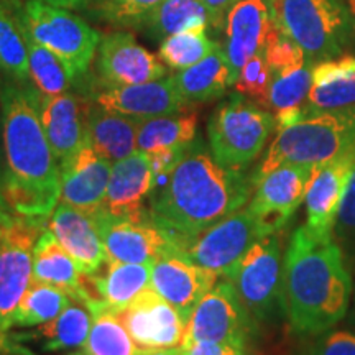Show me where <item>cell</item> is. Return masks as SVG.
Listing matches in <instances>:
<instances>
[{"mask_svg": "<svg viewBox=\"0 0 355 355\" xmlns=\"http://www.w3.org/2000/svg\"><path fill=\"white\" fill-rule=\"evenodd\" d=\"M306 115L355 109V56H337L313 66Z\"/></svg>", "mask_w": 355, "mask_h": 355, "instance_id": "obj_24", "label": "cell"}, {"mask_svg": "<svg viewBox=\"0 0 355 355\" xmlns=\"http://www.w3.org/2000/svg\"><path fill=\"white\" fill-rule=\"evenodd\" d=\"M3 146H0V193H2L3 181H6L7 176V163H6V155H2Z\"/></svg>", "mask_w": 355, "mask_h": 355, "instance_id": "obj_47", "label": "cell"}, {"mask_svg": "<svg viewBox=\"0 0 355 355\" xmlns=\"http://www.w3.org/2000/svg\"><path fill=\"white\" fill-rule=\"evenodd\" d=\"M71 296L60 288L46 283H30L24 300L10 318V331L13 327H37L60 316L71 303Z\"/></svg>", "mask_w": 355, "mask_h": 355, "instance_id": "obj_35", "label": "cell"}, {"mask_svg": "<svg viewBox=\"0 0 355 355\" xmlns=\"http://www.w3.org/2000/svg\"><path fill=\"white\" fill-rule=\"evenodd\" d=\"M0 123L7 163L2 196L20 217L48 220L61 199V171L35 96L19 83L0 84Z\"/></svg>", "mask_w": 355, "mask_h": 355, "instance_id": "obj_2", "label": "cell"}, {"mask_svg": "<svg viewBox=\"0 0 355 355\" xmlns=\"http://www.w3.org/2000/svg\"><path fill=\"white\" fill-rule=\"evenodd\" d=\"M355 150V109L306 115L279 128L254 176V183L283 165L316 168Z\"/></svg>", "mask_w": 355, "mask_h": 355, "instance_id": "obj_4", "label": "cell"}, {"mask_svg": "<svg viewBox=\"0 0 355 355\" xmlns=\"http://www.w3.org/2000/svg\"><path fill=\"white\" fill-rule=\"evenodd\" d=\"M163 0H84L83 10L92 19L114 26L140 30L144 21Z\"/></svg>", "mask_w": 355, "mask_h": 355, "instance_id": "obj_38", "label": "cell"}, {"mask_svg": "<svg viewBox=\"0 0 355 355\" xmlns=\"http://www.w3.org/2000/svg\"><path fill=\"white\" fill-rule=\"evenodd\" d=\"M157 184L148 157L145 152L132 153L130 157L114 163L105 194L104 209L114 216L141 217L146 216L144 202Z\"/></svg>", "mask_w": 355, "mask_h": 355, "instance_id": "obj_23", "label": "cell"}, {"mask_svg": "<svg viewBox=\"0 0 355 355\" xmlns=\"http://www.w3.org/2000/svg\"><path fill=\"white\" fill-rule=\"evenodd\" d=\"M314 168L283 165L257 181V191L247 209L255 217L263 237L277 234L304 202Z\"/></svg>", "mask_w": 355, "mask_h": 355, "instance_id": "obj_13", "label": "cell"}, {"mask_svg": "<svg viewBox=\"0 0 355 355\" xmlns=\"http://www.w3.org/2000/svg\"><path fill=\"white\" fill-rule=\"evenodd\" d=\"M186 148H188V145L175 146V148L153 150V152L146 153L155 178L158 180V178H165L168 175H171L173 170L180 165Z\"/></svg>", "mask_w": 355, "mask_h": 355, "instance_id": "obj_42", "label": "cell"}, {"mask_svg": "<svg viewBox=\"0 0 355 355\" xmlns=\"http://www.w3.org/2000/svg\"><path fill=\"white\" fill-rule=\"evenodd\" d=\"M355 170V150L316 168L306 189V227L318 235H334V222L350 175Z\"/></svg>", "mask_w": 355, "mask_h": 355, "instance_id": "obj_19", "label": "cell"}, {"mask_svg": "<svg viewBox=\"0 0 355 355\" xmlns=\"http://www.w3.org/2000/svg\"><path fill=\"white\" fill-rule=\"evenodd\" d=\"M48 227L86 277L99 272L107 261L96 222L86 212L61 201L53 211Z\"/></svg>", "mask_w": 355, "mask_h": 355, "instance_id": "obj_20", "label": "cell"}, {"mask_svg": "<svg viewBox=\"0 0 355 355\" xmlns=\"http://www.w3.org/2000/svg\"><path fill=\"white\" fill-rule=\"evenodd\" d=\"M37 109L53 155L61 166L86 141L87 109L78 96L69 92L40 97Z\"/></svg>", "mask_w": 355, "mask_h": 355, "instance_id": "obj_22", "label": "cell"}, {"mask_svg": "<svg viewBox=\"0 0 355 355\" xmlns=\"http://www.w3.org/2000/svg\"><path fill=\"white\" fill-rule=\"evenodd\" d=\"M225 278L257 321L272 316L283 295L282 247L275 234L261 237L235 263Z\"/></svg>", "mask_w": 355, "mask_h": 355, "instance_id": "obj_8", "label": "cell"}, {"mask_svg": "<svg viewBox=\"0 0 355 355\" xmlns=\"http://www.w3.org/2000/svg\"><path fill=\"white\" fill-rule=\"evenodd\" d=\"M261 237L250 211L239 209L194 237L181 255L194 265L224 277Z\"/></svg>", "mask_w": 355, "mask_h": 355, "instance_id": "obj_12", "label": "cell"}, {"mask_svg": "<svg viewBox=\"0 0 355 355\" xmlns=\"http://www.w3.org/2000/svg\"><path fill=\"white\" fill-rule=\"evenodd\" d=\"M235 2H237V0H235Z\"/></svg>", "mask_w": 355, "mask_h": 355, "instance_id": "obj_52", "label": "cell"}, {"mask_svg": "<svg viewBox=\"0 0 355 355\" xmlns=\"http://www.w3.org/2000/svg\"><path fill=\"white\" fill-rule=\"evenodd\" d=\"M0 207H3V209H8V206H7L6 199H3V196H2V193H0Z\"/></svg>", "mask_w": 355, "mask_h": 355, "instance_id": "obj_51", "label": "cell"}, {"mask_svg": "<svg viewBox=\"0 0 355 355\" xmlns=\"http://www.w3.org/2000/svg\"><path fill=\"white\" fill-rule=\"evenodd\" d=\"M12 220H13V217L8 214L7 209L0 207V239H2V235H3V232H6L7 225L10 224Z\"/></svg>", "mask_w": 355, "mask_h": 355, "instance_id": "obj_46", "label": "cell"}, {"mask_svg": "<svg viewBox=\"0 0 355 355\" xmlns=\"http://www.w3.org/2000/svg\"><path fill=\"white\" fill-rule=\"evenodd\" d=\"M94 101L101 107L139 121L176 114L188 107L173 76L125 86L104 84V87L96 92Z\"/></svg>", "mask_w": 355, "mask_h": 355, "instance_id": "obj_17", "label": "cell"}, {"mask_svg": "<svg viewBox=\"0 0 355 355\" xmlns=\"http://www.w3.org/2000/svg\"><path fill=\"white\" fill-rule=\"evenodd\" d=\"M209 25V13L201 0H163L140 30L153 40H165L189 28Z\"/></svg>", "mask_w": 355, "mask_h": 355, "instance_id": "obj_34", "label": "cell"}, {"mask_svg": "<svg viewBox=\"0 0 355 355\" xmlns=\"http://www.w3.org/2000/svg\"><path fill=\"white\" fill-rule=\"evenodd\" d=\"M165 178V184L150 194V217L181 254L194 237L242 209L252 191L243 171L220 166L201 140L191 141L180 165Z\"/></svg>", "mask_w": 355, "mask_h": 355, "instance_id": "obj_1", "label": "cell"}, {"mask_svg": "<svg viewBox=\"0 0 355 355\" xmlns=\"http://www.w3.org/2000/svg\"><path fill=\"white\" fill-rule=\"evenodd\" d=\"M60 171L61 201L89 216L104 207L112 165L87 140L60 166Z\"/></svg>", "mask_w": 355, "mask_h": 355, "instance_id": "obj_18", "label": "cell"}, {"mask_svg": "<svg viewBox=\"0 0 355 355\" xmlns=\"http://www.w3.org/2000/svg\"><path fill=\"white\" fill-rule=\"evenodd\" d=\"M217 46L207 35V26H198L165 38L159 44V60L168 68L181 71L199 63Z\"/></svg>", "mask_w": 355, "mask_h": 355, "instance_id": "obj_37", "label": "cell"}, {"mask_svg": "<svg viewBox=\"0 0 355 355\" xmlns=\"http://www.w3.org/2000/svg\"><path fill=\"white\" fill-rule=\"evenodd\" d=\"M152 265L107 260L99 272L86 277L92 298L102 306L121 313L150 286Z\"/></svg>", "mask_w": 355, "mask_h": 355, "instance_id": "obj_26", "label": "cell"}, {"mask_svg": "<svg viewBox=\"0 0 355 355\" xmlns=\"http://www.w3.org/2000/svg\"><path fill=\"white\" fill-rule=\"evenodd\" d=\"M33 279L60 288L68 293L71 300L86 304L87 308L96 301L86 285V275L81 273L73 257L50 230L40 235L33 248Z\"/></svg>", "mask_w": 355, "mask_h": 355, "instance_id": "obj_25", "label": "cell"}, {"mask_svg": "<svg viewBox=\"0 0 355 355\" xmlns=\"http://www.w3.org/2000/svg\"><path fill=\"white\" fill-rule=\"evenodd\" d=\"M17 10L21 26L35 42L60 56L76 78L87 73L101 43L97 30L66 8L38 0H28L25 6L17 0Z\"/></svg>", "mask_w": 355, "mask_h": 355, "instance_id": "obj_7", "label": "cell"}, {"mask_svg": "<svg viewBox=\"0 0 355 355\" xmlns=\"http://www.w3.org/2000/svg\"><path fill=\"white\" fill-rule=\"evenodd\" d=\"M91 217L96 222L110 261L152 265L163 255L181 254L180 248L153 224L150 214L141 217L114 216L102 207Z\"/></svg>", "mask_w": 355, "mask_h": 355, "instance_id": "obj_11", "label": "cell"}, {"mask_svg": "<svg viewBox=\"0 0 355 355\" xmlns=\"http://www.w3.org/2000/svg\"><path fill=\"white\" fill-rule=\"evenodd\" d=\"M97 71L112 86L141 84L165 78L166 68L128 32L102 35L97 48Z\"/></svg>", "mask_w": 355, "mask_h": 355, "instance_id": "obj_15", "label": "cell"}, {"mask_svg": "<svg viewBox=\"0 0 355 355\" xmlns=\"http://www.w3.org/2000/svg\"><path fill=\"white\" fill-rule=\"evenodd\" d=\"M219 275L194 265L181 254L159 257L152 263L150 286L166 300L188 324L194 308L212 290Z\"/></svg>", "mask_w": 355, "mask_h": 355, "instance_id": "obj_16", "label": "cell"}, {"mask_svg": "<svg viewBox=\"0 0 355 355\" xmlns=\"http://www.w3.org/2000/svg\"><path fill=\"white\" fill-rule=\"evenodd\" d=\"M25 38L26 48H28L30 79L38 87V91L43 96H58L68 92L71 84L76 79L69 66L51 50H48L46 46L35 42L26 32Z\"/></svg>", "mask_w": 355, "mask_h": 355, "instance_id": "obj_36", "label": "cell"}, {"mask_svg": "<svg viewBox=\"0 0 355 355\" xmlns=\"http://www.w3.org/2000/svg\"><path fill=\"white\" fill-rule=\"evenodd\" d=\"M92 326V313L86 304L73 300L60 316L53 321L37 326L30 334L17 336L20 340H35L43 350L60 352V350L81 349L86 343Z\"/></svg>", "mask_w": 355, "mask_h": 355, "instance_id": "obj_29", "label": "cell"}, {"mask_svg": "<svg viewBox=\"0 0 355 355\" xmlns=\"http://www.w3.org/2000/svg\"><path fill=\"white\" fill-rule=\"evenodd\" d=\"M0 74L19 84L30 79L28 48L15 0H0Z\"/></svg>", "mask_w": 355, "mask_h": 355, "instance_id": "obj_31", "label": "cell"}, {"mask_svg": "<svg viewBox=\"0 0 355 355\" xmlns=\"http://www.w3.org/2000/svg\"><path fill=\"white\" fill-rule=\"evenodd\" d=\"M272 17L265 0H237L225 20V55L234 81L242 66L265 48L272 30Z\"/></svg>", "mask_w": 355, "mask_h": 355, "instance_id": "obj_21", "label": "cell"}, {"mask_svg": "<svg viewBox=\"0 0 355 355\" xmlns=\"http://www.w3.org/2000/svg\"><path fill=\"white\" fill-rule=\"evenodd\" d=\"M38 2L48 3V6L66 8V10H83L84 0H38Z\"/></svg>", "mask_w": 355, "mask_h": 355, "instance_id": "obj_45", "label": "cell"}, {"mask_svg": "<svg viewBox=\"0 0 355 355\" xmlns=\"http://www.w3.org/2000/svg\"><path fill=\"white\" fill-rule=\"evenodd\" d=\"M92 326L81 352L76 355H148L152 350L137 345L117 313L94 301L89 306Z\"/></svg>", "mask_w": 355, "mask_h": 355, "instance_id": "obj_30", "label": "cell"}, {"mask_svg": "<svg viewBox=\"0 0 355 355\" xmlns=\"http://www.w3.org/2000/svg\"><path fill=\"white\" fill-rule=\"evenodd\" d=\"M181 355H247V345L237 343H194L180 347Z\"/></svg>", "mask_w": 355, "mask_h": 355, "instance_id": "obj_43", "label": "cell"}, {"mask_svg": "<svg viewBox=\"0 0 355 355\" xmlns=\"http://www.w3.org/2000/svg\"><path fill=\"white\" fill-rule=\"evenodd\" d=\"M270 69H272V84L268 89L266 107L273 109L275 114L303 107L308 99L311 74H313V64L309 63L308 58L301 55L285 64Z\"/></svg>", "mask_w": 355, "mask_h": 355, "instance_id": "obj_33", "label": "cell"}, {"mask_svg": "<svg viewBox=\"0 0 355 355\" xmlns=\"http://www.w3.org/2000/svg\"><path fill=\"white\" fill-rule=\"evenodd\" d=\"M198 133V115L194 112H181L159 115L140 121L137 132V150L153 152L162 148H175L194 141Z\"/></svg>", "mask_w": 355, "mask_h": 355, "instance_id": "obj_32", "label": "cell"}, {"mask_svg": "<svg viewBox=\"0 0 355 355\" xmlns=\"http://www.w3.org/2000/svg\"><path fill=\"white\" fill-rule=\"evenodd\" d=\"M209 13V25L216 32L225 30V20H227L229 10L232 8L235 0H201Z\"/></svg>", "mask_w": 355, "mask_h": 355, "instance_id": "obj_44", "label": "cell"}, {"mask_svg": "<svg viewBox=\"0 0 355 355\" xmlns=\"http://www.w3.org/2000/svg\"><path fill=\"white\" fill-rule=\"evenodd\" d=\"M309 355H355V336L347 331H334L322 336Z\"/></svg>", "mask_w": 355, "mask_h": 355, "instance_id": "obj_41", "label": "cell"}, {"mask_svg": "<svg viewBox=\"0 0 355 355\" xmlns=\"http://www.w3.org/2000/svg\"><path fill=\"white\" fill-rule=\"evenodd\" d=\"M175 83L186 104H202L214 101L235 83L224 46H217L199 63L178 71Z\"/></svg>", "mask_w": 355, "mask_h": 355, "instance_id": "obj_28", "label": "cell"}, {"mask_svg": "<svg viewBox=\"0 0 355 355\" xmlns=\"http://www.w3.org/2000/svg\"><path fill=\"white\" fill-rule=\"evenodd\" d=\"M334 234L337 235V239L349 243V245L355 243V170L350 175L339 211H337Z\"/></svg>", "mask_w": 355, "mask_h": 355, "instance_id": "obj_40", "label": "cell"}, {"mask_svg": "<svg viewBox=\"0 0 355 355\" xmlns=\"http://www.w3.org/2000/svg\"><path fill=\"white\" fill-rule=\"evenodd\" d=\"M345 6H347L349 17H350V20H352V24L355 26V0H345Z\"/></svg>", "mask_w": 355, "mask_h": 355, "instance_id": "obj_50", "label": "cell"}, {"mask_svg": "<svg viewBox=\"0 0 355 355\" xmlns=\"http://www.w3.org/2000/svg\"><path fill=\"white\" fill-rule=\"evenodd\" d=\"M139 125V119L96 104L87 109L86 140L101 157L109 162H119L137 152Z\"/></svg>", "mask_w": 355, "mask_h": 355, "instance_id": "obj_27", "label": "cell"}, {"mask_svg": "<svg viewBox=\"0 0 355 355\" xmlns=\"http://www.w3.org/2000/svg\"><path fill=\"white\" fill-rule=\"evenodd\" d=\"M48 220L13 217L0 239V334L10 331V318L33 282V248Z\"/></svg>", "mask_w": 355, "mask_h": 355, "instance_id": "obj_9", "label": "cell"}, {"mask_svg": "<svg viewBox=\"0 0 355 355\" xmlns=\"http://www.w3.org/2000/svg\"><path fill=\"white\" fill-rule=\"evenodd\" d=\"M8 349H10V344H8L7 334H0V355L8 352Z\"/></svg>", "mask_w": 355, "mask_h": 355, "instance_id": "obj_49", "label": "cell"}, {"mask_svg": "<svg viewBox=\"0 0 355 355\" xmlns=\"http://www.w3.org/2000/svg\"><path fill=\"white\" fill-rule=\"evenodd\" d=\"M270 84H272V69L266 63L265 51L261 50L242 66L234 86L239 94L252 97L261 107H266Z\"/></svg>", "mask_w": 355, "mask_h": 355, "instance_id": "obj_39", "label": "cell"}, {"mask_svg": "<svg viewBox=\"0 0 355 355\" xmlns=\"http://www.w3.org/2000/svg\"><path fill=\"white\" fill-rule=\"evenodd\" d=\"M272 24L303 50L311 64L340 56L350 37L347 8L339 0H265Z\"/></svg>", "mask_w": 355, "mask_h": 355, "instance_id": "obj_5", "label": "cell"}, {"mask_svg": "<svg viewBox=\"0 0 355 355\" xmlns=\"http://www.w3.org/2000/svg\"><path fill=\"white\" fill-rule=\"evenodd\" d=\"M277 127L275 115L243 94L217 105L207 123L211 153L220 166L243 171L259 157Z\"/></svg>", "mask_w": 355, "mask_h": 355, "instance_id": "obj_6", "label": "cell"}, {"mask_svg": "<svg viewBox=\"0 0 355 355\" xmlns=\"http://www.w3.org/2000/svg\"><path fill=\"white\" fill-rule=\"evenodd\" d=\"M352 279L334 235L303 225L293 234L283 265V304L298 334H322L345 316Z\"/></svg>", "mask_w": 355, "mask_h": 355, "instance_id": "obj_3", "label": "cell"}, {"mask_svg": "<svg viewBox=\"0 0 355 355\" xmlns=\"http://www.w3.org/2000/svg\"><path fill=\"white\" fill-rule=\"evenodd\" d=\"M252 319L232 283L229 279L216 283L191 314L181 347L204 340L247 345L254 332Z\"/></svg>", "mask_w": 355, "mask_h": 355, "instance_id": "obj_10", "label": "cell"}, {"mask_svg": "<svg viewBox=\"0 0 355 355\" xmlns=\"http://www.w3.org/2000/svg\"><path fill=\"white\" fill-rule=\"evenodd\" d=\"M117 314L141 349H178L183 344L186 321L152 286Z\"/></svg>", "mask_w": 355, "mask_h": 355, "instance_id": "obj_14", "label": "cell"}, {"mask_svg": "<svg viewBox=\"0 0 355 355\" xmlns=\"http://www.w3.org/2000/svg\"><path fill=\"white\" fill-rule=\"evenodd\" d=\"M148 355H181V349H165V350H152Z\"/></svg>", "mask_w": 355, "mask_h": 355, "instance_id": "obj_48", "label": "cell"}]
</instances>
